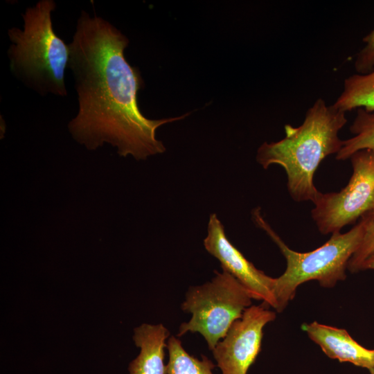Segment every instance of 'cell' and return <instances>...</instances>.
<instances>
[{"label": "cell", "mask_w": 374, "mask_h": 374, "mask_svg": "<svg viewBox=\"0 0 374 374\" xmlns=\"http://www.w3.org/2000/svg\"><path fill=\"white\" fill-rule=\"evenodd\" d=\"M167 349L168 374H213V369L215 366L213 362L205 355H202L201 359L190 355L177 337H169Z\"/></svg>", "instance_id": "13"}, {"label": "cell", "mask_w": 374, "mask_h": 374, "mask_svg": "<svg viewBox=\"0 0 374 374\" xmlns=\"http://www.w3.org/2000/svg\"><path fill=\"white\" fill-rule=\"evenodd\" d=\"M268 305H251L211 350L222 374H247L258 355L266 324L276 319Z\"/></svg>", "instance_id": "7"}, {"label": "cell", "mask_w": 374, "mask_h": 374, "mask_svg": "<svg viewBox=\"0 0 374 374\" xmlns=\"http://www.w3.org/2000/svg\"><path fill=\"white\" fill-rule=\"evenodd\" d=\"M253 220L276 244L286 260L283 274L275 278L274 295L276 310L282 312L295 296L297 287L303 283L316 280L323 287H333L344 280L352 256L359 247L364 235L359 221L350 231L335 232L323 245L309 252L291 249L263 219L260 208L253 211Z\"/></svg>", "instance_id": "4"}, {"label": "cell", "mask_w": 374, "mask_h": 374, "mask_svg": "<svg viewBox=\"0 0 374 374\" xmlns=\"http://www.w3.org/2000/svg\"><path fill=\"white\" fill-rule=\"evenodd\" d=\"M204 246L220 261L222 270L236 278L248 290L252 299L262 301L263 303L276 309L275 278L257 269L233 245L215 213L210 215Z\"/></svg>", "instance_id": "8"}, {"label": "cell", "mask_w": 374, "mask_h": 374, "mask_svg": "<svg viewBox=\"0 0 374 374\" xmlns=\"http://www.w3.org/2000/svg\"><path fill=\"white\" fill-rule=\"evenodd\" d=\"M169 336L162 324L144 323L136 328L133 339L141 350L129 365L130 374H168L164 358Z\"/></svg>", "instance_id": "10"}, {"label": "cell", "mask_w": 374, "mask_h": 374, "mask_svg": "<svg viewBox=\"0 0 374 374\" xmlns=\"http://www.w3.org/2000/svg\"><path fill=\"white\" fill-rule=\"evenodd\" d=\"M345 113L318 98L300 126L286 124L283 139L265 142L258 148L256 160L264 169L272 164L284 168L287 190L294 201L315 199L319 190L314 184V173L326 157L341 150L339 132L347 122Z\"/></svg>", "instance_id": "2"}, {"label": "cell", "mask_w": 374, "mask_h": 374, "mask_svg": "<svg viewBox=\"0 0 374 374\" xmlns=\"http://www.w3.org/2000/svg\"><path fill=\"white\" fill-rule=\"evenodd\" d=\"M373 269L374 270V252H373L364 262L361 271Z\"/></svg>", "instance_id": "16"}, {"label": "cell", "mask_w": 374, "mask_h": 374, "mask_svg": "<svg viewBox=\"0 0 374 374\" xmlns=\"http://www.w3.org/2000/svg\"><path fill=\"white\" fill-rule=\"evenodd\" d=\"M365 46L358 53L355 68L359 74L368 73L374 68V29L363 38Z\"/></svg>", "instance_id": "15"}, {"label": "cell", "mask_w": 374, "mask_h": 374, "mask_svg": "<svg viewBox=\"0 0 374 374\" xmlns=\"http://www.w3.org/2000/svg\"><path fill=\"white\" fill-rule=\"evenodd\" d=\"M301 328L328 357L368 370L374 367V349L360 345L346 330L317 321L303 323Z\"/></svg>", "instance_id": "9"}, {"label": "cell", "mask_w": 374, "mask_h": 374, "mask_svg": "<svg viewBox=\"0 0 374 374\" xmlns=\"http://www.w3.org/2000/svg\"><path fill=\"white\" fill-rule=\"evenodd\" d=\"M211 281L190 287L181 309L191 314L188 322L181 324L177 337L198 332L212 350L226 334L231 324L242 317L251 305L248 290L233 276L215 271Z\"/></svg>", "instance_id": "5"}, {"label": "cell", "mask_w": 374, "mask_h": 374, "mask_svg": "<svg viewBox=\"0 0 374 374\" xmlns=\"http://www.w3.org/2000/svg\"><path fill=\"white\" fill-rule=\"evenodd\" d=\"M128 43L109 21L81 11L69 44L68 68L73 77L78 112L68 127L72 137L88 150L109 143L119 155L141 160L165 152L156 139L157 129L187 114L159 120L143 116L137 101L143 80L125 57Z\"/></svg>", "instance_id": "1"}, {"label": "cell", "mask_w": 374, "mask_h": 374, "mask_svg": "<svg viewBox=\"0 0 374 374\" xmlns=\"http://www.w3.org/2000/svg\"><path fill=\"white\" fill-rule=\"evenodd\" d=\"M53 0H40L21 14L23 28L8 30L11 42L7 55L13 75L41 96H66L65 71L69 46L54 31Z\"/></svg>", "instance_id": "3"}, {"label": "cell", "mask_w": 374, "mask_h": 374, "mask_svg": "<svg viewBox=\"0 0 374 374\" xmlns=\"http://www.w3.org/2000/svg\"><path fill=\"white\" fill-rule=\"evenodd\" d=\"M360 221L364 228L363 238L347 267L352 273L361 271L364 262L374 252V208L364 214Z\"/></svg>", "instance_id": "14"}, {"label": "cell", "mask_w": 374, "mask_h": 374, "mask_svg": "<svg viewBox=\"0 0 374 374\" xmlns=\"http://www.w3.org/2000/svg\"><path fill=\"white\" fill-rule=\"evenodd\" d=\"M350 130L354 136L343 141L342 147L335 157L337 160L350 159L362 150H374V112L358 109Z\"/></svg>", "instance_id": "12"}, {"label": "cell", "mask_w": 374, "mask_h": 374, "mask_svg": "<svg viewBox=\"0 0 374 374\" xmlns=\"http://www.w3.org/2000/svg\"><path fill=\"white\" fill-rule=\"evenodd\" d=\"M370 372V374H374V367L368 370Z\"/></svg>", "instance_id": "17"}, {"label": "cell", "mask_w": 374, "mask_h": 374, "mask_svg": "<svg viewBox=\"0 0 374 374\" xmlns=\"http://www.w3.org/2000/svg\"><path fill=\"white\" fill-rule=\"evenodd\" d=\"M353 173L339 192L319 191L311 216L323 234L340 232L374 208V150H362L350 157Z\"/></svg>", "instance_id": "6"}, {"label": "cell", "mask_w": 374, "mask_h": 374, "mask_svg": "<svg viewBox=\"0 0 374 374\" xmlns=\"http://www.w3.org/2000/svg\"><path fill=\"white\" fill-rule=\"evenodd\" d=\"M332 105L344 112L356 108L374 112V70L347 78L342 92Z\"/></svg>", "instance_id": "11"}]
</instances>
